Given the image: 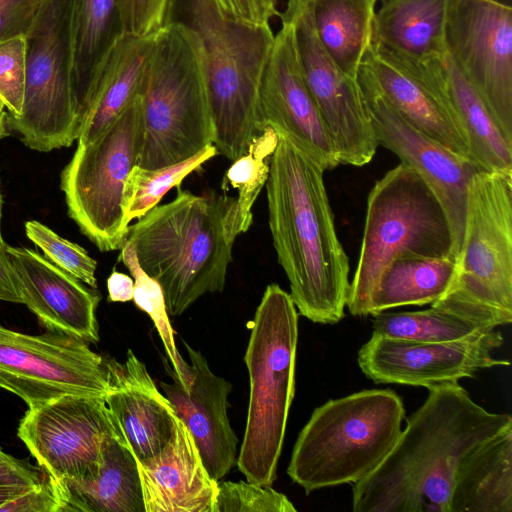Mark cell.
Here are the masks:
<instances>
[{
  "label": "cell",
  "instance_id": "3",
  "mask_svg": "<svg viewBox=\"0 0 512 512\" xmlns=\"http://www.w3.org/2000/svg\"><path fill=\"white\" fill-rule=\"evenodd\" d=\"M244 233L237 198L178 189L129 226L142 269L161 286L168 314L181 315L206 293L221 292L232 247Z\"/></svg>",
  "mask_w": 512,
  "mask_h": 512
},
{
  "label": "cell",
  "instance_id": "27",
  "mask_svg": "<svg viewBox=\"0 0 512 512\" xmlns=\"http://www.w3.org/2000/svg\"><path fill=\"white\" fill-rule=\"evenodd\" d=\"M441 70L449 107L467 140L473 162L484 171L512 174V144L448 53Z\"/></svg>",
  "mask_w": 512,
  "mask_h": 512
},
{
  "label": "cell",
  "instance_id": "25",
  "mask_svg": "<svg viewBox=\"0 0 512 512\" xmlns=\"http://www.w3.org/2000/svg\"><path fill=\"white\" fill-rule=\"evenodd\" d=\"M452 0H382L373 19L372 45L406 63L426 66L447 54Z\"/></svg>",
  "mask_w": 512,
  "mask_h": 512
},
{
  "label": "cell",
  "instance_id": "9",
  "mask_svg": "<svg viewBox=\"0 0 512 512\" xmlns=\"http://www.w3.org/2000/svg\"><path fill=\"white\" fill-rule=\"evenodd\" d=\"M404 255L453 258V236L440 201L423 178L400 163L372 187L356 270L347 301L354 316L370 305L387 266Z\"/></svg>",
  "mask_w": 512,
  "mask_h": 512
},
{
  "label": "cell",
  "instance_id": "29",
  "mask_svg": "<svg viewBox=\"0 0 512 512\" xmlns=\"http://www.w3.org/2000/svg\"><path fill=\"white\" fill-rule=\"evenodd\" d=\"M377 0H311V16L323 48L347 76L357 79L372 43Z\"/></svg>",
  "mask_w": 512,
  "mask_h": 512
},
{
  "label": "cell",
  "instance_id": "12",
  "mask_svg": "<svg viewBox=\"0 0 512 512\" xmlns=\"http://www.w3.org/2000/svg\"><path fill=\"white\" fill-rule=\"evenodd\" d=\"M0 387L28 408L64 395L105 397L107 359L65 333L30 335L0 324Z\"/></svg>",
  "mask_w": 512,
  "mask_h": 512
},
{
  "label": "cell",
  "instance_id": "47",
  "mask_svg": "<svg viewBox=\"0 0 512 512\" xmlns=\"http://www.w3.org/2000/svg\"><path fill=\"white\" fill-rule=\"evenodd\" d=\"M5 109V104L0 98V140L9 135L8 112Z\"/></svg>",
  "mask_w": 512,
  "mask_h": 512
},
{
  "label": "cell",
  "instance_id": "20",
  "mask_svg": "<svg viewBox=\"0 0 512 512\" xmlns=\"http://www.w3.org/2000/svg\"><path fill=\"white\" fill-rule=\"evenodd\" d=\"M184 346L190 360V387L183 388L173 369L172 381H161L160 387L193 436L207 471L219 482L236 465L238 456V438L227 413L232 385L212 372L200 351L186 342Z\"/></svg>",
  "mask_w": 512,
  "mask_h": 512
},
{
  "label": "cell",
  "instance_id": "10",
  "mask_svg": "<svg viewBox=\"0 0 512 512\" xmlns=\"http://www.w3.org/2000/svg\"><path fill=\"white\" fill-rule=\"evenodd\" d=\"M144 138L140 94L93 141L77 149L61 172L68 215L100 251L121 249L129 233L124 186L138 165Z\"/></svg>",
  "mask_w": 512,
  "mask_h": 512
},
{
  "label": "cell",
  "instance_id": "42",
  "mask_svg": "<svg viewBox=\"0 0 512 512\" xmlns=\"http://www.w3.org/2000/svg\"><path fill=\"white\" fill-rule=\"evenodd\" d=\"M49 474L29 459H19L0 448V482L15 487L32 488L44 483Z\"/></svg>",
  "mask_w": 512,
  "mask_h": 512
},
{
  "label": "cell",
  "instance_id": "37",
  "mask_svg": "<svg viewBox=\"0 0 512 512\" xmlns=\"http://www.w3.org/2000/svg\"><path fill=\"white\" fill-rule=\"evenodd\" d=\"M293 503L271 486L219 481L214 512H295Z\"/></svg>",
  "mask_w": 512,
  "mask_h": 512
},
{
  "label": "cell",
  "instance_id": "1",
  "mask_svg": "<svg viewBox=\"0 0 512 512\" xmlns=\"http://www.w3.org/2000/svg\"><path fill=\"white\" fill-rule=\"evenodd\" d=\"M427 389L388 455L354 484V512H452L464 463L512 429L509 414L485 410L458 382Z\"/></svg>",
  "mask_w": 512,
  "mask_h": 512
},
{
  "label": "cell",
  "instance_id": "19",
  "mask_svg": "<svg viewBox=\"0 0 512 512\" xmlns=\"http://www.w3.org/2000/svg\"><path fill=\"white\" fill-rule=\"evenodd\" d=\"M442 60L429 66L411 65L371 43L361 66L377 91L404 120L448 150L473 162L467 140L444 91Z\"/></svg>",
  "mask_w": 512,
  "mask_h": 512
},
{
  "label": "cell",
  "instance_id": "41",
  "mask_svg": "<svg viewBox=\"0 0 512 512\" xmlns=\"http://www.w3.org/2000/svg\"><path fill=\"white\" fill-rule=\"evenodd\" d=\"M63 512V502L56 482L49 478L16 498L3 503L0 512Z\"/></svg>",
  "mask_w": 512,
  "mask_h": 512
},
{
  "label": "cell",
  "instance_id": "22",
  "mask_svg": "<svg viewBox=\"0 0 512 512\" xmlns=\"http://www.w3.org/2000/svg\"><path fill=\"white\" fill-rule=\"evenodd\" d=\"M109 391L104 397L122 441L140 461L157 453L178 419L145 364L131 349L123 363L107 359Z\"/></svg>",
  "mask_w": 512,
  "mask_h": 512
},
{
  "label": "cell",
  "instance_id": "11",
  "mask_svg": "<svg viewBox=\"0 0 512 512\" xmlns=\"http://www.w3.org/2000/svg\"><path fill=\"white\" fill-rule=\"evenodd\" d=\"M26 38L22 113H8L9 128L30 149L69 147L81 129L72 82L70 0H48Z\"/></svg>",
  "mask_w": 512,
  "mask_h": 512
},
{
  "label": "cell",
  "instance_id": "31",
  "mask_svg": "<svg viewBox=\"0 0 512 512\" xmlns=\"http://www.w3.org/2000/svg\"><path fill=\"white\" fill-rule=\"evenodd\" d=\"M119 31L118 0H70L72 82L80 121L93 70Z\"/></svg>",
  "mask_w": 512,
  "mask_h": 512
},
{
  "label": "cell",
  "instance_id": "6",
  "mask_svg": "<svg viewBox=\"0 0 512 512\" xmlns=\"http://www.w3.org/2000/svg\"><path fill=\"white\" fill-rule=\"evenodd\" d=\"M298 312L289 293L266 287L244 356L250 383L242 445L236 465L246 480L271 486L295 394Z\"/></svg>",
  "mask_w": 512,
  "mask_h": 512
},
{
  "label": "cell",
  "instance_id": "8",
  "mask_svg": "<svg viewBox=\"0 0 512 512\" xmlns=\"http://www.w3.org/2000/svg\"><path fill=\"white\" fill-rule=\"evenodd\" d=\"M431 307L484 330L512 322V174L473 176L455 275Z\"/></svg>",
  "mask_w": 512,
  "mask_h": 512
},
{
  "label": "cell",
  "instance_id": "49",
  "mask_svg": "<svg viewBox=\"0 0 512 512\" xmlns=\"http://www.w3.org/2000/svg\"><path fill=\"white\" fill-rule=\"evenodd\" d=\"M2 207H3V199H2L1 192H0V247H6L7 244H5L3 237H2V232H1Z\"/></svg>",
  "mask_w": 512,
  "mask_h": 512
},
{
  "label": "cell",
  "instance_id": "28",
  "mask_svg": "<svg viewBox=\"0 0 512 512\" xmlns=\"http://www.w3.org/2000/svg\"><path fill=\"white\" fill-rule=\"evenodd\" d=\"M452 512H512V429L464 463L453 492Z\"/></svg>",
  "mask_w": 512,
  "mask_h": 512
},
{
  "label": "cell",
  "instance_id": "21",
  "mask_svg": "<svg viewBox=\"0 0 512 512\" xmlns=\"http://www.w3.org/2000/svg\"><path fill=\"white\" fill-rule=\"evenodd\" d=\"M25 304L49 331L88 343L99 341L96 309L101 293L51 263L35 250L6 246Z\"/></svg>",
  "mask_w": 512,
  "mask_h": 512
},
{
  "label": "cell",
  "instance_id": "15",
  "mask_svg": "<svg viewBox=\"0 0 512 512\" xmlns=\"http://www.w3.org/2000/svg\"><path fill=\"white\" fill-rule=\"evenodd\" d=\"M109 435L121 439L104 397L80 395L28 408L17 430L37 464L56 482L93 477Z\"/></svg>",
  "mask_w": 512,
  "mask_h": 512
},
{
  "label": "cell",
  "instance_id": "2",
  "mask_svg": "<svg viewBox=\"0 0 512 512\" xmlns=\"http://www.w3.org/2000/svg\"><path fill=\"white\" fill-rule=\"evenodd\" d=\"M277 133L265 184L277 259L299 314L314 323L336 324L347 306L350 266L337 236L325 170Z\"/></svg>",
  "mask_w": 512,
  "mask_h": 512
},
{
  "label": "cell",
  "instance_id": "38",
  "mask_svg": "<svg viewBox=\"0 0 512 512\" xmlns=\"http://www.w3.org/2000/svg\"><path fill=\"white\" fill-rule=\"evenodd\" d=\"M26 38L0 43V98L13 117L22 113L26 85Z\"/></svg>",
  "mask_w": 512,
  "mask_h": 512
},
{
  "label": "cell",
  "instance_id": "16",
  "mask_svg": "<svg viewBox=\"0 0 512 512\" xmlns=\"http://www.w3.org/2000/svg\"><path fill=\"white\" fill-rule=\"evenodd\" d=\"M503 336L495 329L449 342H413L372 333L358 352L362 372L377 384L429 388L472 378L481 370L509 366L493 356Z\"/></svg>",
  "mask_w": 512,
  "mask_h": 512
},
{
  "label": "cell",
  "instance_id": "17",
  "mask_svg": "<svg viewBox=\"0 0 512 512\" xmlns=\"http://www.w3.org/2000/svg\"><path fill=\"white\" fill-rule=\"evenodd\" d=\"M357 82L369 109L378 145L392 151L401 163L413 168L444 208L457 261L465 229L469 187L473 176L484 170L404 120L377 91L362 66Z\"/></svg>",
  "mask_w": 512,
  "mask_h": 512
},
{
  "label": "cell",
  "instance_id": "23",
  "mask_svg": "<svg viewBox=\"0 0 512 512\" xmlns=\"http://www.w3.org/2000/svg\"><path fill=\"white\" fill-rule=\"evenodd\" d=\"M136 461L145 512H214L218 482L207 471L193 436L179 418L164 446Z\"/></svg>",
  "mask_w": 512,
  "mask_h": 512
},
{
  "label": "cell",
  "instance_id": "35",
  "mask_svg": "<svg viewBox=\"0 0 512 512\" xmlns=\"http://www.w3.org/2000/svg\"><path fill=\"white\" fill-rule=\"evenodd\" d=\"M277 143L278 133L271 126L265 127L251 141L247 152L234 160L224 176L223 186L229 185L238 191L237 203L244 232L252 224V207L267 182Z\"/></svg>",
  "mask_w": 512,
  "mask_h": 512
},
{
  "label": "cell",
  "instance_id": "34",
  "mask_svg": "<svg viewBox=\"0 0 512 512\" xmlns=\"http://www.w3.org/2000/svg\"><path fill=\"white\" fill-rule=\"evenodd\" d=\"M134 280L133 301L152 320L170 360L184 389L192 382L190 365L184 360L175 343L174 332L169 320L165 297L160 284L149 276L140 266L132 243L125 241L119 255Z\"/></svg>",
  "mask_w": 512,
  "mask_h": 512
},
{
  "label": "cell",
  "instance_id": "30",
  "mask_svg": "<svg viewBox=\"0 0 512 512\" xmlns=\"http://www.w3.org/2000/svg\"><path fill=\"white\" fill-rule=\"evenodd\" d=\"M456 271L453 258L404 255L384 270L373 294L370 315L401 306H422L440 299Z\"/></svg>",
  "mask_w": 512,
  "mask_h": 512
},
{
  "label": "cell",
  "instance_id": "33",
  "mask_svg": "<svg viewBox=\"0 0 512 512\" xmlns=\"http://www.w3.org/2000/svg\"><path fill=\"white\" fill-rule=\"evenodd\" d=\"M373 316V333L413 342H449L486 331L458 316L429 308L421 311L380 312Z\"/></svg>",
  "mask_w": 512,
  "mask_h": 512
},
{
  "label": "cell",
  "instance_id": "44",
  "mask_svg": "<svg viewBox=\"0 0 512 512\" xmlns=\"http://www.w3.org/2000/svg\"><path fill=\"white\" fill-rule=\"evenodd\" d=\"M0 301L23 304L17 278L9 261L6 247H0Z\"/></svg>",
  "mask_w": 512,
  "mask_h": 512
},
{
  "label": "cell",
  "instance_id": "26",
  "mask_svg": "<svg viewBox=\"0 0 512 512\" xmlns=\"http://www.w3.org/2000/svg\"><path fill=\"white\" fill-rule=\"evenodd\" d=\"M97 473L88 479L56 482L63 512H145L135 456L117 436L105 438Z\"/></svg>",
  "mask_w": 512,
  "mask_h": 512
},
{
  "label": "cell",
  "instance_id": "4",
  "mask_svg": "<svg viewBox=\"0 0 512 512\" xmlns=\"http://www.w3.org/2000/svg\"><path fill=\"white\" fill-rule=\"evenodd\" d=\"M206 68L202 43L185 22L174 20L154 32L140 92L139 166L173 165L213 144Z\"/></svg>",
  "mask_w": 512,
  "mask_h": 512
},
{
  "label": "cell",
  "instance_id": "7",
  "mask_svg": "<svg viewBox=\"0 0 512 512\" xmlns=\"http://www.w3.org/2000/svg\"><path fill=\"white\" fill-rule=\"evenodd\" d=\"M204 50L213 144L229 160L244 155L259 128V91L273 45L271 25L226 17L215 0H178Z\"/></svg>",
  "mask_w": 512,
  "mask_h": 512
},
{
  "label": "cell",
  "instance_id": "32",
  "mask_svg": "<svg viewBox=\"0 0 512 512\" xmlns=\"http://www.w3.org/2000/svg\"><path fill=\"white\" fill-rule=\"evenodd\" d=\"M218 154L210 144L194 156L173 165L147 169L135 165L124 186L123 211L125 222L139 219L158 205L163 196L202 165Z\"/></svg>",
  "mask_w": 512,
  "mask_h": 512
},
{
  "label": "cell",
  "instance_id": "18",
  "mask_svg": "<svg viewBox=\"0 0 512 512\" xmlns=\"http://www.w3.org/2000/svg\"><path fill=\"white\" fill-rule=\"evenodd\" d=\"M263 73L259 91V128L286 135L325 171L337 167L334 145L301 73L294 25L286 11Z\"/></svg>",
  "mask_w": 512,
  "mask_h": 512
},
{
  "label": "cell",
  "instance_id": "40",
  "mask_svg": "<svg viewBox=\"0 0 512 512\" xmlns=\"http://www.w3.org/2000/svg\"><path fill=\"white\" fill-rule=\"evenodd\" d=\"M48 0H0V43L26 37Z\"/></svg>",
  "mask_w": 512,
  "mask_h": 512
},
{
  "label": "cell",
  "instance_id": "43",
  "mask_svg": "<svg viewBox=\"0 0 512 512\" xmlns=\"http://www.w3.org/2000/svg\"><path fill=\"white\" fill-rule=\"evenodd\" d=\"M222 13L237 22L253 25H270L275 15L262 0H215Z\"/></svg>",
  "mask_w": 512,
  "mask_h": 512
},
{
  "label": "cell",
  "instance_id": "39",
  "mask_svg": "<svg viewBox=\"0 0 512 512\" xmlns=\"http://www.w3.org/2000/svg\"><path fill=\"white\" fill-rule=\"evenodd\" d=\"M178 0H118L120 31L149 35L175 20Z\"/></svg>",
  "mask_w": 512,
  "mask_h": 512
},
{
  "label": "cell",
  "instance_id": "36",
  "mask_svg": "<svg viewBox=\"0 0 512 512\" xmlns=\"http://www.w3.org/2000/svg\"><path fill=\"white\" fill-rule=\"evenodd\" d=\"M25 232L29 240L38 246L44 257L62 270L70 273L89 287L97 288L95 276L97 262L86 250L70 242L44 224L31 220L25 223Z\"/></svg>",
  "mask_w": 512,
  "mask_h": 512
},
{
  "label": "cell",
  "instance_id": "48",
  "mask_svg": "<svg viewBox=\"0 0 512 512\" xmlns=\"http://www.w3.org/2000/svg\"><path fill=\"white\" fill-rule=\"evenodd\" d=\"M266 7L275 15L279 16L280 12L277 9V0H262Z\"/></svg>",
  "mask_w": 512,
  "mask_h": 512
},
{
  "label": "cell",
  "instance_id": "45",
  "mask_svg": "<svg viewBox=\"0 0 512 512\" xmlns=\"http://www.w3.org/2000/svg\"><path fill=\"white\" fill-rule=\"evenodd\" d=\"M108 300L128 302L133 300L134 280L130 276L113 271L107 279Z\"/></svg>",
  "mask_w": 512,
  "mask_h": 512
},
{
  "label": "cell",
  "instance_id": "14",
  "mask_svg": "<svg viewBox=\"0 0 512 512\" xmlns=\"http://www.w3.org/2000/svg\"><path fill=\"white\" fill-rule=\"evenodd\" d=\"M303 79L314 98L340 164H368L377 147L373 123L357 79L347 76L320 43L311 0H287Z\"/></svg>",
  "mask_w": 512,
  "mask_h": 512
},
{
  "label": "cell",
  "instance_id": "5",
  "mask_svg": "<svg viewBox=\"0 0 512 512\" xmlns=\"http://www.w3.org/2000/svg\"><path fill=\"white\" fill-rule=\"evenodd\" d=\"M405 409L391 389L362 390L317 407L298 435L287 474L306 494L356 483L388 455Z\"/></svg>",
  "mask_w": 512,
  "mask_h": 512
},
{
  "label": "cell",
  "instance_id": "24",
  "mask_svg": "<svg viewBox=\"0 0 512 512\" xmlns=\"http://www.w3.org/2000/svg\"><path fill=\"white\" fill-rule=\"evenodd\" d=\"M153 35L119 31L109 43L90 79L78 144L93 141L140 94Z\"/></svg>",
  "mask_w": 512,
  "mask_h": 512
},
{
  "label": "cell",
  "instance_id": "46",
  "mask_svg": "<svg viewBox=\"0 0 512 512\" xmlns=\"http://www.w3.org/2000/svg\"><path fill=\"white\" fill-rule=\"evenodd\" d=\"M29 489H31V488L15 487V486L6 485V484H3L0 482V506L3 503H5L9 500H12V499L16 498L17 496L23 494L24 492H26Z\"/></svg>",
  "mask_w": 512,
  "mask_h": 512
},
{
  "label": "cell",
  "instance_id": "13",
  "mask_svg": "<svg viewBox=\"0 0 512 512\" xmlns=\"http://www.w3.org/2000/svg\"><path fill=\"white\" fill-rule=\"evenodd\" d=\"M445 40L512 144V8L497 0H452Z\"/></svg>",
  "mask_w": 512,
  "mask_h": 512
}]
</instances>
